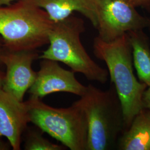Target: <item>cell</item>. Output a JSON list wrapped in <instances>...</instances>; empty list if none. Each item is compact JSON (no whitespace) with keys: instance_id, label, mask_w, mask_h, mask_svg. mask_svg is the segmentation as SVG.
Masks as SVG:
<instances>
[{"instance_id":"1","label":"cell","mask_w":150,"mask_h":150,"mask_svg":"<svg viewBox=\"0 0 150 150\" xmlns=\"http://www.w3.org/2000/svg\"><path fill=\"white\" fill-rule=\"evenodd\" d=\"M93 48L95 56L107 66L111 83L115 87L122 106L126 129L134 116L144 108L143 95L148 87L134 75L132 51L128 34L110 42L97 36L94 39Z\"/></svg>"},{"instance_id":"2","label":"cell","mask_w":150,"mask_h":150,"mask_svg":"<svg viewBox=\"0 0 150 150\" xmlns=\"http://www.w3.org/2000/svg\"><path fill=\"white\" fill-rule=\"evenodd\" d=\"M54 23L35 0L0 6V37L7 50H36L47 45Z\"/></svg>"},{"instance_id":"3","label":"cell","mask_w":150,"mask_h":150,"mask_svg":"<svg viewBox=\"0 0 150 150\" xmlns=\"http://www.w3.org/2000/svg\"><path fill=\"white\" fill-rule=\"evenodd\" d=\"M88 122L87 150H108L116 147L125 129L123 108L115 86L102 90L87 86L79 100Z\"/></svg>"},{"instance_id":"4","label":"cell","mask_w":150,"mask_h":150,"mask_svg":"<svg viewBox=\"0 0 150 150\" xmlns=\"http://www.w3.org/2000/svg\"><path fill=\"white\" fill-rule=\"evenodd\" d=\"M85 31L83 20L76 16L71 15L54 22L49 34L48 48L38 59L62 62L88 80L105 84L109 77L108 71L97 64L87 52L81 41V35Z\"/></svg>"},{"instance_id":"5","label":"cell","mask_w":150,"mask_h":150,"mask_svg":"<svg viewBox=\"0 0 150 150\" xmlns=\"http://www.w3.org/2000/svg\"><path fill=\"white\" fill-rule=\"evenodd\" d=\"M30 122L71 150H87L88 122L79 100L69 107L56 108L30 97L25 102Z\"/></svg>"},{"instance_id":"6","label":"cell","mask_w":150,"mask_h":150,"mask_svg":"<svg viewBox=\"0 0 150 150\" xmlns=\"http://www.w3.org/2000/svg\"><path fill=\"white\" fill-rule=\"evenodd\" d=\"M98 37L110 42L132 31L150 29V19L142 16L129 0H94Z\"/></svg>"},{"instance_id":"7","label":"cell","mask_w":150,"mask_h":150,"mask_svg":"<svg viewBox=\"0 0 150 150\" xmlns=\"http://www.w3.org/2000/svg\"><path fill=\"white\" fill-rule=\"evenodd\" d=\"M38 57L36 50L15 51L6 49L1 57L6 69L2 90L23 101L26 92L36 80L37 72L32 69V65Z\"/></svg>"},{"instance_id":"8","label":"cell","mask_w":150,"mask_h":150,"mask_svg":"<svg viewBox=\"0 0 150 150\" xmlns=\"http://www.w3.org/2000/svg\"><path fill=\"white\" fill-rule=\"evenodd\" d=\"M40 67L36 80L28 90L30 97L42 100L55 92H67L81 97L86 92L87 86L77 80L75 72L63 69L59 62L42 59Z\"/></svg>"},{"instance_id":"9","label":"cell","mask_w":150,"mask_h":150,"mask_svg":"<svg viewBox=\"0 0 150 150\" xmlns=\"http://www.w3.org/2000/svg\"><path fill=\"white\" fill-rule=\"evenodd\" d=\"M28 122L25 102L0 90V138L6 137L13 150H21L23 134Z\"/></svg>"},{"instance_id":"10","label":"cell","mask_w":150,"mask_h":150,"mask_svg":"<svg viewBox=\"0 0 150 150\" xmlns=\"http://www.w3.org/2000/svg\"><path fill=\"white\" fill-rule=\"evenodd\" d=\"M37 5L47 13L54 22L62 21L79 12L97 26L96 6L94 0H35Z\"/></svg>"},{"instance_id":"11","label":"cell","mask_w":150,"mask_h":150,"mask_svg":"<svg viewBox=\"0 0 150 150\" xmlns=\"http://www.w3.org/2000/svg\"><path fill=\"white\" fill-rule=\"evenodd\" d=\"M120 150H150V110L143 108L123 130L116 147Z\"/></svg>"},{"instance_id":"12","label":"cell","mask_w":150,"mask_h":150,"mask_svg":"<svg viewBox=\"0 0 150 150\" xmlns=\"http://www.w3.org/2000/svg\"><path fill=\"white\" fill-rule=\"evenodd\" d=\"M132 47L133 64L139 81L150 87V44L143 30L127 33Z\"/></svg>"},{"instance_id":"13","label":"cell","mask_w":150,"mask_h":150,"mask_svg":"<svg viewBox=\"0 0 150 150\" xmlns=\"http://www.w3.org/2000/svg\"><path fill=\"white\" fill-rule=\"evenodd\" d=\"M40 129L27 128L23 134V147L25 150H64V145L52 143L43 136Z\"/></svg>"},{"instance_id":"14","label":"cell","mask_w":150,"mask_h":150,"mask_svg":"<svg viewBox=\"0 0 150 150\" xmlns=\"http://www.w3.org/2000/svg\"><path fill=\"white\" fill-rule=\"evenodd\" d=\"M143 103L145 108L150 110V87H147L144 93Z\"/></svg>"},{"instance_id":"15","label":"cell","mask_w":150,"mask_h":150,"mask_svg":"<svg viewBox=\"0 0 150 150\" xmlns=\"http://www.w3.org/2000/svg\"><path fill=\"white\" fill-rule=\"evenodd\" d=\"M132 4L136 7L139 6H146L150 3V0H129Z\"/></svg>"},{"instance_id":"16","label":"cell","mask_w":150,"mask_h":150,"mask_svg":"<svg viewBox=\"0 0 150 150\" xmlns=\"http://www.w3.org/2000/svg\"><path fill=\"white\" fill-rule=\"evenodd\" d=\"M10 144L2 141L0 138V150H8L10 149Z\"/></svg>"},{"instance_id":"17","label":"cell","mask_w":150,"mask_h":150,"mask_svg":"<svg viewBox=\"0 0 150 150\" xmlns=\"http://www.w3.org/2000/svg\"><path fill=\"white\" fill-rule=\"evenodd\" d=\"M6 48L5 47V45L4 44V42L2 41V38L0 37V66L2 64V61H1V57L2 56V54H4V51H5Z\"/></svg>"},{"instance_id":"18","label":"cell","mask_w":150,"mask_h":150,"mask_svg":"<svg viewBox=\"0 0 150 150\" xmlns=\"http://www.w3.org/2000/svg\"><path fill=\"white\" fill-rule=\"evenodd\" d=\"M16 1L17 0H0V6L8 5Z\"/></svg>"},{"instance_id":"19","label":"cell","mask_w":150,"mask_h":150,"mask_svg":"<svg viewBox=\"0 0 150 150\" xmlns=\"http://www.w3.org/2000/svg\"><path fill=\"white\" fill-rule=\"evenodd\" d=\"M4 77H5V74L2 72L0 71V90H2L3 87Z\"/></svg>"},{"instance_id":"20","label":"cell","mask_w":150,"mask_h":150,"mask_svg":"<svg viewBox=\"0 0 150 150\" xmlns=\"http://www.w3.org/2000/svg\"><path fill=\"white\" fill-rule=\"evenodd\" d=\"M145 7L150 12V4H149L147 5Z\"/></svg>"}]
</instances>
